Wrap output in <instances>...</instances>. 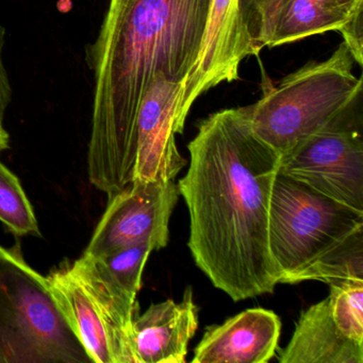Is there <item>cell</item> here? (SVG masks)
<instances>
[{
  "instance_id": "obj_1",
  "label": "cell",
  "mask_w": 363,
  "mask_h": 363,
  "mask_svg": "<svg viewBox=\"0 0 363 363\" xmlns=\"http://www.w3.org/2000/svg\"><path fill=\"white\" fill-rule=\"evenodd\" d=\"M188 150L177 186L195 264L233 301L272 294L279 274L269 250V209L281 155L255 133L250 106L210 114Z\"/></svg>"
},
{
  "instance_id": "obj_2",
  "label": "cell",
  "mask_w": 363,
  "mask_h": 363,
  "mask_svg": "<svg viewBox=\"0 0 363 363\" xmlns=\"http://www.w3.org/2000/svg\"><path fill=\"white\" fill-rule=\"evenodd\" d=\"M212 0H110L90 52L94 73L89 179L108 197L133 182L138 116L152 82H184L196 62Z\"/></svg>"
},
{
  "instance_id": "obj_3",
  "label": "cell",
  "mask_w": 363,
  "mask_h": 363,
  "mask_svg": "<svg viewBox=\"0 0 363 363\" xmlns=\"http://www.w3.org/2000/svg\"><path fill=\"white\" fill-rule=\"evenodd\" d=\"M354 63L342 42L327 60L307 63L263 88L262 99L250 106L255 133L282 156L343 118L361 103L362 79L352 73Z\"/></svg>"
},
{
  "instance_id": "obj_4",
  "label": "cell",
  "mask_w": 363,
  "mask_h": 363,
  "mask_svg": "<svg viewBox=\"0 0 363 363\" xmlns=\"http://www.w3.org/2000/svg\"><path fill=\"white\" fill-rule=\"evenodd\" d=\"M0 363H94L18 244H0Z\"/></svg>"
},
{
  "instance_id": "obj_5",
  "label": "cell",
  "mask_w": 363,
  "mask_h": 363,
  "mask_svg": "<svg viewBox=\"0 0 363 363\" xmlns=\"http://www.w3.org/2000/svg\"><path fill=\"white\" fill-rule=\"evenodd\" d=\"M363 231V212L278 172L269 209V250L279 284L303 275Z\"/></svg>"
},
{
  "instance_id": "obj_6",
  "label": "cell",
  "mask_w": 363,
  "mask_h": 363,
  "mask_svg": "<svg viewBox=\"0 0 363 363\" xmlns=\"http://www.w3.org/2000/svg\"><path fill=\"white\" fill-rule=\"evenodd\" d=\"M52 296L94 363H135L133 322L84 257L48 276Z\"/></svg>"
},
{
  "instance_id": "obj_7",
  "label": "cell",
  "mask_w": 363,
  "mask_h": 363,
  "mask_svg": "<svg viewBox=\"0 0 363 363\" xmlns=\"http://www.w3.org/2000/svg\"><path fill=\"white\" fill-rule=\"evenodd\" d=\"M357 107L282 155L279 172L363 212V138Z\"/></svg>"
},
{
  "instance_id": "obj_8",
  "label": "cell",
  "mask_w": 363,
  "mask_h": 363,
  "mask_svg": "<svg viewBox=\"0 0 363 363\" xmlns=\"http://www.w3.org/2000/svg\"><path fill=\"white\" fill-rule=\"evenodd\" d=\"M180 193L174 182H133L110 197L84 256L99 257L122 248L150 244L167 247L169 220Z\"/></svg>"
},
{
  "instance_id": "obj_9",
  "label": "cell",
  "mask_w": 363,
  "mask_h": 363,
  "mask_svg": "<svg viewBox=\"0 0 363 363\" xmlns=\"http://www.w3.org/2000/svg\"><path fill=\"white\" fill-rule=\"evenodd\" d=\"M257 56L242 24L239 0H212L201 52L182 82L176 108V133L182 135L193 104L223 82L239 79L242 61Z\"/></svg>"
},
{
  "instance_id": "obj_10",
  "label": "cell",
  "mask_w": 363,
  "mask_h": 363,
  "mask_svg": "<svg viewBox=\"0 0 363 363\" xmlns=\"http://www.w3.org/2000/svg\"><path fill=\"white\" fill-rule=\"evenodd\" d=\"M182 82L160 76L146 93L138 116L133 182H174L186 165L176 144V108Z\"/></svg>"
},
{
  "instance_id": "obj_11",
  "label": "cell",
  "mask_w": 363,
  "mask_h": 363,
  "mask_svg": "<svg viewBox=\"0 0 363 363\" xmlns=\"http://www.w3.org/2000/svg\"><path fill=\"white\" fill-rule=\"evenodd\" d=\"M281 322L272 310L246 309L206 330L193 363H267L279 343Z\"/></svg>"
},
{
  "instance_id": "obj_12",
  "label": "cell",
  "mask_w": 363,
  "mask_h": 363,
  "mask_svg": "<svg viewBox=\"0 0 363 363\" xmlns=\"http://www.w3.org/2000/svg\"><path fill=\"white\" fill-rule=\"evenodd\" d=\"M199 327V308L188 288L182 301L152 303L133 322L135 363H184Z\"/></svg>"
},
{
  "instance_id": "obj_13",
  "label": "cell",
  "mask_w": 363,
  "mask_h": 363,
  "mask_svg": "<svg viewBox=\"0 0 363 363\" xmlns=\"http://www.w3.org/2000/svg\"><path fill=\"white\" fill-rule=\"evenodd\" d=\"M278 360L280 363H363V345L340 333L326 297L301 314Z\"/></svg>"
},
{
  "instance_id": "obj_14",
  "label": "cell",
  "mask_w": 363,
  "mask_h": 363,
  "mask_svg": "<svg viewBox=\"0 0 363 363\" xmlns=\"http://www.w3.org/2000/svg\"><path fill=\"white\" fill-rule=\"evenodd\" d=\"M350 21V14L337 0H284L269 48L327 31L340 33Z\"/></svg>"
},
{
  "instance_id": "obj_15",
  "label": "cell",
  "mask_w": 363,
  "mask_h": 363,
  "mask_svg": "<svg viewBox=\"0 0 363 363\" xmlns=\"http://www.w3.org/2000/svg\"><path fill=\"white\" fill-rule=\"evenodd\" d=\"M152 252L154 248L150 244H140L103 256L82 257L118 305L129 313L135 314L142 274Z\"/></svg>"
},
{
  "instance_id": "obj_16",
  "label": "cell",
  "mask_w": 363,
  "mask_h": 363,
  "mask_svg": "<svg viewBox=\"0 0 363 363\" xmlns=\"http://www.w3.org/2000/svg\"><path fill=\"white\" fill-rule=\"evenodd\" d=\"M0 222L16 235H40L33 206L18 178L0 162Z\"/></svg>"
},
{
  "instance_id": "obj_17",
  "label": "cell",
  "mask_w": 363,
  "mask_h": 363,
  "mask_svg": "<svg viewBox=\"0 0 363 363\" xmlns=\"http://www.w3.org/2000/svg\"><path fill=\"white\" fill-rule=\"evenodd\" d=\"M329 286V305L337 329L350 341L363 345V280H340Z\"/></svg>"
},
{
  "instance_id": "obj_18",
  "label": "cell",
  "mask_w": 363,
  "mask_h": 363,
  "mask_svg": "<svg viewBox=\"0 0 363 363\" xmlns=\"http://www.w3.org/2000/svg\"><path fill=\"white\" fill-rule=\"evenodd\" d=\"M346 279L363 280V231L310 269L301 282L318 280L330 284Z\"/></svg>"
},
{
  "instance_id": "obj_19",
  "label": "cell",
  "mask_w": 363,
  "mask_h": 363,
  "mask_svg": "<svg viewBox=\"0 0 363 363\" xmlns=\"http://www.w3.org/2000/svg\"><path fill=\"white\" fill-rule=\"evenodd\" d=\"M284 0H239L242 24L258 55L264 48H269L276 20Z\"/></svg>"
},
{
  "instance_id": "obj_20",
  "label": "cell",
  "mask_w": 363,
  "mask_h": 363,
  "mask_svg": "<svg viewBox=\"0 0 363 363\" xmlns=\"http://www.w3.org/2000/svg\"><path fill=\"white\" fill-rule=\"evenodd\" d=\"M5 45V29L0 26V128H4L6 111L11 101V84L6 71L3 60V50Z\"/></svg>"
},
{
  "instance_id": "obj_21",
  "label": "cell",
  "mask_w": 363,
  "mask_h": 363,
  "mask_svg": "<svg viewBox=\"0 0 363 363\" xmlns=\"http://www.w3.org/2000/svg\"><path fill=\"white\" fill-rule=\"evenodd\" d=\"M337 3L350 14V21L362 16L363 0H337Z\"/></svg>"
},
{
  "instance_id": "obj_22",
  "label": "cell",
  "mask_w": 363,
  "mask_h": 363,
  "mask_svg": "<svg viewBox=\"0 0 363 363\" xmlns=\"http://www.w3.org/2000/svg\"><path fill=\"white\" fill-rule=\"evenodd\" d=\"M9 147V135L5 128H0V152Z\"/></svg>"
}]
</instances>
